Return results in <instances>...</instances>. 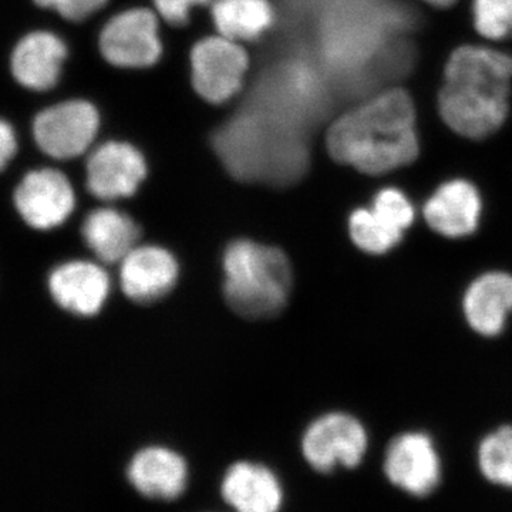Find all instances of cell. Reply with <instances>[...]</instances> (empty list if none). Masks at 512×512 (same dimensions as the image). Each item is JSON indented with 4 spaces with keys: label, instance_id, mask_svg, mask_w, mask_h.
Returning a JSON list of instances; mask_svg holds the SVG:
<instances>
[{
    "label": "cell",
    "instance_id": "9",
    "mask_svg": "<svg viewBox=\"0 0 512 512\" xmlns=\"http://www.w3.org/2000/svg\"><path fill=\"white\" fill-rule=\"evenodd\" d=\"M15 204L30 227L52 229L72 214L74 192L69 180L59 171H32L16 190Z\"/></svg>",
    "mask_w": 512,
    "mask_h": 512
},
{
    "label": "cell",
    "instance_id": "5",
    "mask_svg": "<svg viewBox=\"0 0 512 512\" xmlns=\"http://www.w3.org/2000/svg\"><path fill=\"white\" fill-rule=\"evenodd\" d=\"M96 107L87 101H64L36 117L33 133L39 147L57 160L82 156L99 131Z\"/></svg>",
    "mask_w": 512,
    "mask_h": 512
},
{
    "label": "cell",
    "instance_id": "21",
    "mask_svg": "<svg viewBox=\"0 0 512 512\" xmlns=\"http://www.w3.org/2000/svg\"><path fill=\"white\" fill-rule=\"evenodd\" d=\"M478 463L488 481L512 488V426L501 427L485 437Z\"/></svg>",
    "mask_w": 512,
    "mask_h": 512
},
{
    "label": "cell",
    "instance_id": "17",
    "mask_svg": "<svg viewBox=\"0 0 512 512\" xmlns=\"http://www.w3.org/2000/svg\"><path fill=\"white\" fill-rule=\"evenodd\" d=\"M224 500L242 512H272L282 503L278 480L268 468L238 463L229 468L222 481Z\"/></svg>",
    "mask_w": 512,
    "mask_h": 512
},
{
    "label": "cell",
    "instance_id": "15",
    "mask_svg": "<svg viewBox=\"0 0 512 512\" xmlns=\"http://www.w3.org/2000/svg\"><path fill=\"white\" fill-rule=\"evenodd\" d=\"M128 480L138 493L170 501L183 494L187 466L183 458L167 448H144L131 460Z\"/></svg>",
    "mask_w": 512,
    "mask_h": 512
},
{
    "label": "cell",
    "instance_id": "14",
    "mask_svg": "<svg viewBox=\"0 0 512 512\" xmlns=\"http://www.w3.org/2000/svg\"><path fill=\"white\" fill-rule=\"evenodd\" d=\"M66 56V45L53 33H30L13 52V74L28 89L45 92L59 80Z\"/></svg>",
    "mask_w": 512,
    "mask_h": 512
},
{
    "label": "cell",
    "instance_id": "12",
    "mask_svg": "<svg viewBox=\"0 0 512 512\" xmlns=\"http://www.w3.org/2000/svg\"><path fill=\"white\" fill-rule=\"evenodd\" d=\"M110 281L101 266L86 261L57 266L49 291L60 308L80 316L96 315L109 295Z\"/></svg>",
    "mask_w": 512,
    "mask_h": 512
},
{
    "label": "cell",
    "instance_id": "19",
    "mask_svg": "<svg viewBox=\"0 0 512 512\" xmlns=\"http://www.w3.org/2000/svg\"><path fill=\"white\" fill-rule=\"evenodd\" d=\"M212 18L222 36L232 40H251L261 36L274 22L268 0H217Z\"/></svg>",
    "mask_w": 512,
    "mask_h": 512
},
{
    "label": "cell",
    "instance_id": "3",
    "mask_svg": "<svg viewBox=\"0 0 512 512\" xmlns=\"http://www.w3.org/2000/svg\"><path fill=\"white\" fill-rule=\"evenodd\" d=\"M224 296L242 318L266 319L285 308L292 269L281 249L256 242H232L224 254Z\"/></svg>",
    "mask_w": 512,
    "mask_h": 512
},
{
    "label": "cell",
    "instance_id": "18",
    "mask_svg": "<svg viewBox=\"0 0 512 512\" xmlns=\"http://www.w3.org/2000/svg\"><path fill=\"white\" fill-rule=\"evenodd\" d=\"M82 235L87 247L101 262L117 264L136 248L140 231L123 212L101 208L87 215Z\"/></svg>",
    "mask_w": 512,
    "mask_h": 512
},
{
    "label": "cell",
    "instance_id": "24",
    "mask_svg": "<svg viewBox=\"0 0 512 512\" xmlns=\"http://www.w3.org/2000/svg\"><path fill=\"white\" fill-rule=\"evenodd\" d=\"M43 8L55 9L63 18L83 20L106 5L107 0H35Z\"/></svg>",
    "mask_w": 512,
    "mask_h": 512
},
{
    "label": "cell",
    "instance_id": "2",
    "mask_svg": "<svg viewBox=\"0 0 512 512\" xmlns=\"http://www.w3.org/2000/svg\"><path fill=\"white\" fill-rule=\"evenodd\" d=\"M512 57L484 46H461L448 59L439 110L460 136L480 140L501 126L510 110Z\"/></svg>",
    "mask_w": 512,
    "mask_h": 512
},
{
    "label": "cell",
    "instance_id": "13",
    "mask_svg": "<svg viewBox=\"0 0 512 512\" xmlns=\"http://www.w3.org/2000/svg\"><path fill=\"white\" fill-rule=\"evenodd\" d=\"M423 212L429 227L443 237H468L480 221V194L468 181H448L431 195Z\"/></svg>",
    "mask_w": 512,
    "mask_h": 512
},
{
    "label": "cell",
    "instance_id": "8",
    "mask_svg": "<svg viewBox=\"0 0 512 512\" xmlns=\"http://www.w3.org/2000/svg\"><path fill=\"white\" fill-rule=\"evenodd\" d=\"M384 471L397 487L416 497H424L440 483L439 454L426 434H403L390 444Z\"/></svg>",
    "mask_w": 512,
    "mask_h": 512
},
{
    "label": "cell",
    "instance_id": "7",
    "mask_svg": "<svg viewBox=\"0 0 512 512\" xmlns=\"http://www.w3.org/2000/svg\"><path fill=\"white\" fill-rule=\"evenodd\" d=\"M100 49L106 60L119 67L140 69L161 56L158 22L146 9H131L107 23L100 36Z\"/></svg>",
    "mask_w": 512,
    "mask_h": 512
},
{
    "label": "cell",
    "instance_id": "20",
    "mask_svg": "<svg viewBox=\"0 0 512 512\" xmlns=\"http://www.w3.org/2000/svg\"><path fill=\"white\" fill-rule=\"evenodd\" d=\"M350 238L367 254H386L403 238V231L392 227L372 208H359L349 218Z\"/></svg>",
    "mask_w": 512,
    "mask_h": 512
},
{
    "label": "cell",
    "instance_id": "26",
    "mask_svg": "<svg viewBox=\"0 0 512 512\" xmlns=\"http://www.w3.org/2000/svg\"><path fill=\"white\" fill-rule=\"evenodd\" d=\"M16 150H18V141H16V134L13 127L9 123L3 121L0 126V163L2 167L15 157Z\"/></svg>",
    "mask_w": 512,
    "mask_h": 512
},
{
    "label": "cell",
    "instance_id": "25",
    "mask_svg": "<svg viewBox=\"0 0 512 512\" xmlns=\"http://www.w3.org/2000/svg\"><path fill=\"white\" fill-rule=\"evenodd\" d=\"M208 2L210 0H154V5L167 22L184 25L194 6L205 5Z\"/></svg>",
    "mask_w": 512,
    "mask_h": 512
},
{
    "label": "cell",
    "instance_id": "22",
    "mask_svg": "<svg viewBox=\"0 0 512 512\" xmlns=\"http://www.w3.org/2000/svg\"><path fill=\"white\" fill-rule=\"evenodd\" d=\"M474 26L485 39L512 37V0H473Z\"/></svg>",
    "mask_w": 512,
    "mask_h": 512
},
{
    "label": "cell",
    "instance_id": "11",
    "mask_svg": "<svg viewBox=\"0 0 512 512\" xmlns=\"http://www.w3.org/2000/svg\"><path fill=\"white\" fill-rule=\"evenodd\" d=\"M178 264L160 247H137L121 261L120 285L131 301L148 303L163 298L173 289Z\"/></svg>",
    "mask_w": 512,
    "mask_h": 512
},
{
    "label": "cell",
    "instance_id": "27",
    "mask_svg": "<svg viewBox=\"0 0 512 512\" xmlns=\"http://www.w3.org/2000/svg\"><path fill=\"white\" fill-rule=\"evenodd\" d=\"M424 2L430 3L433 6H439V8H446V6L453 5L456 0H424Z\"/></svg>",
    "mask_w": 512,
    "mask_h": 512
},
{
    "label": "cell",
    "instance_id": "1",
    "mask_svg": "<svg viewBox=\"0 0 512 512\" xmlns=\"http://www.w3.org/2000/svg\"><path fill=\"white\" fill-rule=\"evenodd\" d=\"M326 143L333 160L360 173L379 175L404 167L419 154L413 101L403 90L377 94L336 120Z\"/></svg>",
    "mask_w": 512,
    "mask_h": 512
},
{
    "label": "cell",
    "instance_id": "10",
    "mask_svg": "<svg viewBox=\"0 0 512 512\" xmlns=\"http://www.w3.org/2000/svg\"><path fill=\"white\" fill-rule=\"evenodd\" d=\"M146 174V161L136 148L111 141L87 161V188L100 200H119L133 195Z\"/></svg>",
    "mask_w": 512,
    "mask_h": 512
},
{
    "label": "cell",
    "instance_id": "4",
    "mask_svg": "<svg viewBox=\"0 0 512 512\" xmlns=\"http://www.w3.org/2000/svg\"><path fill=\"white\" fill-rule=\"evenodd\" d=\"M367 448L365 427L345 413H330L313 421L302 440L306 461L320 473L359 466Z\"/></svg>",
    "mask_w": 512,
    "mask_h": 512
},
{
    "label": "cell",
    "instance_id": "23",
    "mask_svg": "<svg viewBox=\"0 0 512 512\" xmlns=\"http://www.w3.org/2000/svg\"><path fill=\"white\" fill-rule=\"evenodd\" d=\"M372 210L392 227L406 231L413 224L414 208L409 198L396 188H384L373 200Z\"/></svg>",
    "mask_w": 512,
    "mask_h": 512
},
{
    "label": "cell",
    "instance_id": "16",
    "mask_svg": "<svg viewBox=\"0 0 512 512\" xmlns=\"http://www.w3.org/2000/svg\"><path fill=\"white\" fill-rule=\"evenodd\" d=\"M467 322L477 333L495 336L512 312V276L488 272L467 289L463 303Z\"/></svg>",
    "mask_w": 512,
    "mask_h": 512
},
{
    "label": "cell",
    "instance_id": "6",
    "mask_svg": "<svg viewBox=\"0 0 512 512\" xmlns=\"http://www.w3.org/2000/svg\"><path fill=\"white\" fill-rule=\"evenodd\" d=\"M192 83L202 99L222 103L237 94L248 70V55L237 40L207 37L191 53Z\"/></svg>",
    "mask_w": 512,
    "mask_h": 512
}]
</instances>
